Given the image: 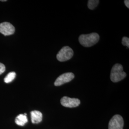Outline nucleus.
<instances>
[{"instance_id": "nucleus-12", "label": "nucleus", "mask_w": 129, "mask_h": 129, "mask_svg": "<svg viewBox=\"0 0 129 129\" xmlns=\"http://www.w3.org/2000/svg\"><path fill=\"white\" fill-rule=\"evenodd\" d=\"M122 44L124 46H127L129 47V38L128 37H123L122 39Z\"/></svg>"}, {"instance_id": "nucleus-10", "label": "nucleus", "mask_w": 129, "mask_h": 129, "mask_svg": "<svg viewBox=\"0 0 129 129\" xmlns=\"http://www.w3.org/2000/svg\"><path fill=\"white\" fill-rule=\"evenodd\" d=\"M16 77V73L14 72H11L7 74L6 77L4 79V81L6 83L11 82L14 80Z\"/></svg>"}, {"instance_id": "nucleus-3", "label": "nucleus", "mask_w": 129, "mask_h": 129, "mask_svg": "<svg viewBox=\"0 0 129 129\" xmlns=\"http://www.w3.org/2000/svg\"><path fill=\"white\" fill-rule=\"evenodd\" d=\"M74 55V52L69 46L62 47L56 55L57 59L60 62H64L71 59Z\"/></svg>"}, {"instance_id": "nucleus-11", "label": "nucleus", "mask_w": 129, "mask_h": 129, "mask_svg": "<svg viewBox=\"0 0 129 129\" xmlns=\"http://www.w3.org/2000/svg\"><path fill=\"white\" fill-rule=\"evenodd\" d=\"M99 1L98 0H89L88 1V8L90 10L94 9L99 4Z\"/></svg>"}, {"instance_id": "nucleus-6", "label": "nucleus", "mask_w": 129, "mask_h": 129, "mask_svg": "<svg viewBox=\"0 0 129 129\" xmlns=\"http://www.w3.org/2000/svg\"><path fill=\"white\" fill-rule=\"evenodd\" d=\"M62 106L68 108H75L79 105L80 101L78 99L70 98L68 97H63L60 101Z\"/></svg>"}, {"instance_id": "nucleus-2", "label": "nucleus", "mask_w": 129, "mask_h": 129, "mask_svg": "<svg viewBox=\"0 0 129 129\" xmlns=\"http://www.w3.org/2000/svg\"><path fill=\"white\" fill-rule=\"evenodd\" d=\"M126 73L123 71V67L120 64H114L111 70V80L113 82H118L123 79Z\"/></svg>"}, {"instance_id": "nucleus-8", "label": "nucleus", "mask_w": 129, "mask_h": 129, "mask_svg": "<svg viewBox=\"0 0 129 129\" xmlns=\"http://www.w3.org/2000/svg\"><path fill=\"white\" fill-rule=\"evenodd\" d=\"M31 116L32 122L34 124L39 123L42 120L43 115L39 111H31Z\"/></svg>"}, {"instance_id": "nucleus-1", "label": "nucleus", "mask_w": 129, "mask_h": 129, "mask_svg": "<svg viewBox=\"0 0 129 129\" xmlns=\"http://www.w3.org/2000/svg\"><path fill=\"white\" fill-rule=\"evenodd\" d=\"M78 40L82 46L88 47L93 46L97 43L100 40V36L97 33H92L88 35H80Z\"/></svg>"}, {"instance_id": "nucleus-7", "label": "nucleus", "mask_w": 129, "mask_h": 129, "mask_svg": "<svg viewBox=\"0 0 129 129\" xmlns=\"http://www.w3.org/2000/svg\"><path fill=\"white\" fill-rule=\"evenodd\" d=\"M15 28L8 22H4L0 24V33L4 36H10L14 34Z\"/></svg>"}, {"instance_id": "nucleus-14", "label": "nucleus", "mask_w": 129, "mask_h": 129, "mask_svg": "<svg viewBox=\"0 0 129 129\" xmlns=\"http://www.w3.org/2000/svg\"><path fill=\"white\" fill-rule=\"evenodd\" d=\"M124 4L128 8H129V0H125Z\"/></svg>"}, {"instance_id": "nucleus-9", "label": "nucleus", "mask_w": 129, "mask_h": 129, "mask_svg": "<svg viewBox=\"0 0 129 129\" xmlns=\"http://www.w3.org/2000/svg\"><path fill=\"white\" fill-rule=\"evenodd\" d=\"M15 122L16 124L19 126H23L25 123L28 122V119L26 117V114L24 113L20 114L17 116L15 120Z\"/></svg>"}, {"instance_id": "nucleus-5", "label": "nucleus", "mask_w": 129, "mask_h": 129, "mask_svg": "<svg viewBox=\"0 0 129 129\" xmlns=\"http://www.w3.org/2000/svg\"><path fill=\"white\" fill-rule=\"evenodd\" d=\"M74 74L71 72L62 74L56 78L54 82V85L55 86H60L65 83L71 81L74 79Z\"/></svg>"}, {"instance_id": "nucleus-13", "label": "nucleus", "mask_w": 129, "mask_h": 129, "mask_svg": "<svg viewBox=\"0 0 129 129\" xmlns=\"http://www.w3.org/2000/svg\"><path fill=\"white\" fill-rule=\"evenodd\" d=\"M5 70V65L0 63V75L3 74Z\"/></svg>"}, {"instance_id": "nucleus-4", "label": "nucleus", "mask_w": 129, "mask_h": 129, "mask_svg": "<svg viewBox=\"0 0 129 129\" xmlns=\"http://www.w3.org/2000/svg\"><path fill=\"white\" fill-rule=\"evenodd\" d=\"M124 121L122 117L120 115L114 116L109 123V129H123Z\"/></svg>"}]
</instances>
